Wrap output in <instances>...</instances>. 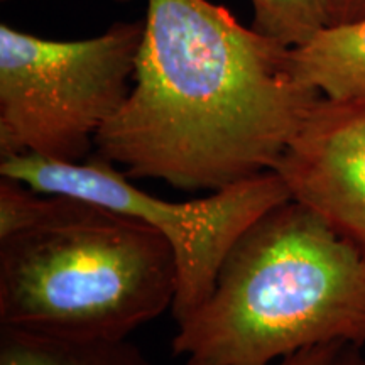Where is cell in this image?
<instances>
[{
    "label": "cell",
    "instance_id": "6da1fadb",
    "mask_svg": "<svg viewBox=\"0 0 365 365\" xmlns=\"http://www.w3.org/2000/svg\"><path fill=\"white\" fill-rule=\"evenodd\" d=\"M134 83L95 156L130 180L215 191L276 171L323 97L289 49L210 0H148Z\"/></svg>",
    "mask_w": 365,
    "mask_h": 365
},
{
    "label": "cell",
    "instance_id": "7a4b0ae2",
    "mask_svg": "<svg viewBox=\"0 0 365 365\" xmlns=\"http://www.w3.org/2000/svg\"><path fill=\"white\" fill-rule=\"evenodd\" d=\"M178 357L272 365L308 346L365 345V262L307 205H276L242 234L215 286L176 323Z\"/></svg>",
    "mask_w": 365,
    "mask_h": 365
},
{
    "label": "cell",
    "instance_id": "3957f363",
    "mask_svg": "<svg viewBox=\"0 0 365 365\" xmlns=\"http://www.w3.org/2000/svg\"><path fill=\"white\" fill-rule=\"evenodd\" d=\"M176 259L154 228L65 195L0 237V328L122 340L170 312Z\"/></svg>",
    "mask_w": 365,
    "mask_h": 365
},
{
    "label": "cell",
    "instance_id": "277c9868",
    "mask_svg": "<svg viewBox=\"0 0 365 365\" xmlns=\"http://www.w3.org/2000/svg\"><path fill=\"white\" fill-rule=\"evenodd\" d=\"M144 21L54 41L0 24V158L86 161L134 83Z\"/></svg>",
    "mask_w": 365,
    "mask_h": 365
},
{
    "label": "cell",
    "instance_id": "5b68a950",
    "mask_svg": "<svg viewBox=\"0 0 365 365\" xmlns=\"http://www.w3.org/2000/svg\"><path fill=\"white\" fill-rule=\"evenodd\" d=\"M0 176L19 180L48 195H65L102 205L158 232L176 259L175 322L195 312L215 286L218 271L235 242L264 213L291 200L276 171L210 191L190 202H168L140 190L115 164L98 156L81 163L14 156L0 161Z\"/></svg>",
    "mask_w": 365,
    "mask_h": 365
},
{
    "label": "cell",
    "instance_id": "8992f818",
    "mask_svg": "<svg viewBox=\"0 0 365 365\" xmlns=\"http://www.w3.org/2000/svg\"><path fill=\"white\" fill-rule=\"evenodd\" d=\"M276 173L365 262V100L319 98Z\"/></svg>",
    "mask_w": 365,
    "mask_h": 365
},
{
    "label": "cell",
    "instance_id": "52a82bcc",
    "mask_svg": "<svg viewBox=\"0 0 365 365\" xmlns=\"http://www.w3.org/2000/svg\"><path fill=\"white\" fill-rule=\"evenodd\" d=\"M289 68L296 80L325 98L365 100V17L323 27L291 48Z\"/></svg>",
    "mask_w": 365,
    "mask_h": 365
},
{
    "label": "cell",
    "instance_id": "ba28073f",
    "mask_svg": "<svg viewBox=\"0 0 365 365\" xmlns=\"http://www.w3.org/2000/svg\"><path fill=\"white\" fill-rule=\"evenodd\" d=\"M0 365H153L122 340H80L0 328Z\"/></svg>",
    "mask_w": 365,
    "mask_h": 365
},
{
    "label": "cell",
    "instance_id": "9c48e42d",
    "mask_svg": "<svg viewBox=\"0 0 365 365\" xmlns=\"http://www.w3.org/2000/svg\"><path fill=\"white\" fill-rule=\"evenodd\" d=\"M252 27L287 48L312 39L330 24L327 0H250Z\"/></svg>",
    "mask_w": 365,
    "mask_h": 365
},
{
    "label": "cell",
    "instance_id": "30bf717a",
    "mask_svg": "<svg viewBox=\"0 0 365 365\" xmlns=\"http://www.w3.org/2000/svg\"><path fill=\"white\" fill-rule=\"evenodd\" d=\"M346 344L344 341H330V344H319L299 350V352L287 355L279 362L272 365H336L340 354L344 352ZM185 365H208L186 359Z\"/></svg>",
    "mask_w": 365,
    "mask_h": 365
},
{
    "label": "cell",
    "instance_id": "8fae6325",
    "mask_svg": "<svg viewBox=\"0 0 365 365\" xmlns=\"http://www.w3.org/2000/svg\"><path fill=\"white\" fill-rule=\"evenodd\" d=\"M330 24H345L365 17V0H327Z\"/></svg>",
    "mask_w": 365,
    "mask_h": 365
},
{
    "label": "cell",
    "instance_id": "7c38bea8",
    "mask_svg": "<svg viewBox=\"0 0 365 365\" xmlns=\"http://www.w3.org/2000/svg\"><path fill=\"white\" fill-rule=\"evenodd\" d=\"M360 349L362 346L359 345H346L344 352L340 354L336 365H365V359Z\"/></svg>",
    "mask_w": 365,
    "mask_h": 365
},
{
    "label": "cell",
    "instance_id": "4fadbf2b",
    "mask_svg": "<svg viewBox=\"0 0 365 365\" xmlns=\"http://www.w3.org/2000/svg\"><path fill=\"white\" fill-rule=\"evenodd\" d=\"M115 2H132V0H115Z\"/></svg>",
    "mask_w": 365,
    "mask_h": 365
}]
</instances>
